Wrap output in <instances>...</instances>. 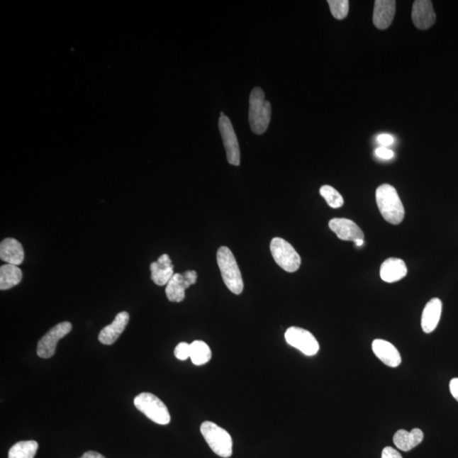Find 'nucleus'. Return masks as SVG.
Returning a JSON list of instances; mask_svg holds the SVG:
<instances>
[{
  "label": "nucleus",
  "instance_id": "0eeeda50",
  "mask_svg": "<svg viewBox=\"0 0 458 458\" xmlns=\"http://www.w3.org/2000/svg\"><path fill=\"white\" fill-rule=\"evenodd\" d=\"M286 342L299 350L306 356L316 355L319 351V344L312 333L298 327H291L285 332Z\"/></svg>",
  "mask_w": 458,
  "mask_h": 458
},
{
  "label": "nucleus",
  "instance_id": "39448f33",
  "mask_svg": "<svg viewBox=\"0 0 458 458\" xmlns=\"http://www.w3.org/2000/svg\"><path fill=\"white\" fill-rule=\"evenodd\" d=\"M135 408L155 423L167 425L171 421V416L167 406L162 400L151 393H141L133 401Z\"/></svg>",
  "mask_w": 458,
  "mask_h": 458
},
{
  "label": "nucleus",
  "instance_id": "6ab92c4d",
  "mask_svg": "<svg viewBox=\"0 0 458 458\" xmlns=\"http://www.w3.org/2000/svg\"><path fill=\"white\" fill-rule=\"evenodd\" d=\"M408 274L407 266L400 258L391 257L382 263L380 277L384 282L395 283L403 279Z\"/></svg>",
  "mask_w": 458,
  "mask_h": 458
},
{
  "label": "nucleus",
  "instance_id": "b1692460",
  "mask_svg": "<svg viewBox=\"0 0 458 458\" xmlns=\"http://www.w3.org/2000/svg\"><path fill=\"white\" fill-rule=\"evenodd\" d=\"M322 197L332 208L337 209L344 205V199L335 188L330 185L322 186L319 190Z\"/></svg>",
  "mask_w": 458,
  "mask_h": 458
},
{
  "label": "nucleus",
  "instance_id": "9b49d317",
  "mask_svg": "<svg viewBox=\"0 0 458 458\" xmlns=\"http://www.w3.org/2000/svg\"><path fill=\"white\" fill-rule=\"evenodd\" d=\"M412 19L417 28H430L436 20L433 4L430 0H416L413 6Z\"/></svg>",
  "mask_w": 458,
  "mask_h": 458
},
{
  "label": "nucleus",
  "instance_id": "6e6552de",
  "mask_svg": "<svg viewBox=\"0 0 458 458\" xmlns=\"http://www.w3.org/2000/svg\"><path fill=\"white\" fill-rule=\"evenodd\" d=\"M71 323L63 322L57 324L47 333L42 339L38 341L37 354L38 356L48 359L55 355L56 345L59 341L67 335L72 331Z\"/></svg>",
  "mask_w": 458,
  "mask_h": 458
},
{
  "label": "nucleus",
  "instance_id": "dca6fc26",
  "mask_svg": "<svg viewBox=\"0 0 458 458\" xmlns=\"http://www.w3.org/2000/svg\"><path fill=\"white\" fill-rule=\"evenodd\" d=\"M174 266L168 255L164 254L157 262L150 264L151 279L159 286H163L169 282L174 275Z\"/></svg>",
  "mask_w": 458,
  "mask_h": 458
},
{
  "label": "nucleus",
  "instance_id": "2eb2a0df",
  "mask_svg": "<svg viewBox=\"0 0 458 458\" xmlns=\"http://www.w3.org/2000/svg\"><path fill=\"white\" fill-rule=\"evenodd\" d=\"M372 349L375 356L386 366L396 367L401 365V357L398 350L388 341L375 340L372 344Z\"/></svg>",
  "mask_w": 458,
  "mask_h": 458
},
{
  "label": "nucleus",
  "instance_id": "aec40b11",
  "mask_svg": "<svg viewBox=\"0 0 458 458\" xmlns=\"http://www.w3.org/2000/svg\"><path fill=\"white\" fill-rule=\"evenodd\" d=\"M423 433L421 430L413 429L412 431L400 430L393 437V442L397 448L403 452L411 451L423 442Z\"/></svg>",
  "mask_w": 458,
  "mask_h": 458
},
{
  "label": "nucleus",
  "instance_id": "5701e85b",
  "mask_svg": "<svg viewBox=\"0 0 458 458\" xmlns=\"http://www.w3.org/2000/svg\"><path fill=\"white\" fill-rule=\"evenodd\" d=\"M38 449L35 440L17 442L9 451L8 458H34Z\"/></svg>",
  "mask_w": 458,
  "mask_h": 458
},
{
  "label": "nucleus",
  "instance_id": "f3484780",
  "mask_svg": "<svg viewBox=\"0 0 458 458\" xmlns=\"http://www.w3.org/2000/svg\"><path fill=\"white\" fill-rule=\"evenodd\" d=\"M24 249L18 240L7 238L0 244V259L7 264L18 266L23 262Z\"/></svg>",
  "mask_w": 458,
  "mask_h": 458
},
{
  "label": "nucleus",
  "instance_id": "f8f14e48",
  "mask_svg": "<svg viewBox=\"0 0 458 458\" xmlns=\"http://www.w3.org/2000/svg\"><path fill=\"white\" fill-rule=\"evenodd\" d=\"M328 226L341 240L353 241L364 240V233L359 226L352 220L347 218H333Z\"/></svg>",
  "mask_w": 458,
  "mask_h": 458
},
{
  "label": "nucleus",
  "instance_id": "1a4fd4ad",
  "mask_svg": "<svg viewBox=\"0 0 458 458\" xmlns=\"http://www.w3.org/2000/svg\"><path fill=\"white\" fill-rule=\"evenodd\" d=\"M218 128L224 147H225L228 163L233 166H239L240 163L239 142H238L236 133L230 120L224 116L223 112H221V118L219 119Z\"/></svg>",
  "mask_w": 458,
  "mask_h": 458
},
{
  "label": "nucleus",
  "instance_id": "cd10ccee",
  "mask_svg": "<svg viewBox=\"0 0 458 458\" xmlns=\"http://www.w3.org/2000/svg\"><path fill=\"white\" fill-rule=\"evenodd\" d=\"M381 458H403V456H401L400 452L396 451V449L387 447L384 448Z\"/></svg>",
  "mask_w": 458,
  "mask_h": 458
},
{
  "label": "nucleus",
  "instance_id": "412c9836",
  "mask_svg": "<svg viewBox=\"0 0 458 458\" xmlns=\"http://www.w3.org/2000/svg\"><path fill=\"white\" fill-rule=\"evenodd\" d=\"M23 279V272L18 266L4 264L0 267V289L6 291L16 286Z\"/></svg>",
  "mask_w": 458,
  "mask_h": 458
},
{
  "label": "nucleus",
  "instance_id": "393cba45",
  "mask_svg": "<svg viewBox=\"0 0 458 458\" xmlns=\"http://www.w3.org/2000/svg\"><path fill=\"white\" fill-rule=\"evenodd\" d=\"M330 11L335 19L343 20L349 12L348 0H328Z\"/></svg>",
  "mask_w": 458,
  "mask_h": 458
},
{
  "label": "nucleus",
  "instance_id": "20e7f679",
  "mask_svg": "<svg viewBox=\"0 0 458 458\" xmlns=\"http://www.w3.org/2000/svg\"><path fill=\"white\" fill-rule=\"evenodd\" d=\"M201 432L215 454L223 458L232 456L233 440L228 432L210 421L202 423Z\"/></svg>",
  "mask_w": 458,
  "mask_h": 458
},
{
  "label": "nucleus",
  "instance_id": "c85d7f7f",
  "mask_svg": "<svg viewBox=\"0 0 458 458\" xmlns=\"http://www.w3.org/2000/svg\"><path fill=\"white\" fill-rule=\"evenodd\" d=\"M378 142L383 146L391 145L394 143V137L384 133V135H380L378 137Z\"/></svg>",
  "mask_w": 458,
  "mask_h": 458
},
{
  "label": "nucleus",
  "instance_id": "f03ea898",
  "mask_svg": "<svg viewBox=\"0 0 458 458\" xmlns=\"http://www.w3.org/2000/svg\"><path fill=\"white\" fill-rule=\"evenodd\" d=\"M271 104L265 99L261 88H255L250 96L249 122L250 128L256 135H262L269 126Z\"/></svg>",
  "mask_w": 458,
  "mask_h": 458
},
{
  "label": "nucleus",
  "instance_id": "4be33fe9",
  "mask_svg": "<svg viewBox=\"0 0 458 458\" xmlns=\"http://www.w3.org/2000/svg\"><path fill=\"white\" fill-rule=\"evenodd\" d=\"M190 359L196 366H201L209 362L211 358V349L201 340L194 341L190 344Z\"/></svg>",
  "mask_w": 458,
  "mask_h": 458
},
{
  "label": "nucleus",
  "instance_id": "7c9ffc66",
  "mask_svg": "<svg viewBox=\"0 0 458 458\" xmlns=\"http://www.w3.org/2000/svg\"><path fill=\"white\" fill-rule=\"evenodd\" d=\"M80 458H106V457L101 455V453L90 451V452H85L84 454Z\"/></svg>",
  "mask_w": 458,
  "mask_h": 458
},
{
  "label": "nucleus",
  "instance_id": "a211bd4d",
  "mask_svg": "<svg viewBox=\"0 0 458 458\" xmlns=\"http://www.w3.org/2000/svg\"><path fill=\"white\" fill-rule=\"evenodd\" d=\"M442 313V302L439 298H433L423 311L421 325L423 332L430 334L435 330Z\"/></svg>",
  "mask_w": 458,
  "mask_h": 458
},
{
  "label": "nucleus",
  "instance_id": "423d86ee",
  "mask_svg": "<svg viewBox=\"0 0 458 458\" xmlns=\"http://www.w3.org/2000/svg\"><path fill=\"white\" fill-rule=\"evenodd\" d=\"M272 256L281 269L289 273H295L300 269L301 259L295 248L282 238H274L271 241Z\"/></svg>",
  "mask_w": 458,
  "mask_h": 458
},
{
  "label": "nucleus",
  "instance_id": "bb28decb",
  "mask_svg": "<svg viewBox=\"0 0 458 458\" xmlns=\"http://www.w3.org/2000/svg\"><path fill=\"white\" fill-rule=\"evenodd\" d=\"M375 154L378 157L384 160H390L395 155L392 150L386 148V147H379L375 150Z\"/></svg>",
  "mask_w": 458,
  "mask_h": 458
},
{
  "label": "nucleus",
  "instance_id": "a878e982",
  "mask_svg": "<svg viewBox=\"0 0 458 458\" xmlns=\"http://www.w3.org/2000/svg\"><path fill=\"white\" fill-rule=\"evenodd\" d=\"M174 355L179 360H187L188 358L190 357V345L186 342H182L177 345Z\"/></svg>",
  "mask_w": 458,
  "mask_h": 458
},
{
  "label": "nucleus",
  "instance_id": "ddd939ff",
  "mask_svg": "<svg viewBox=\"0 0 458 458\" xmlns=\"http://www.w3.org/2000/svg\"><path fill=\"white\" fill-rule=\"evenodd\" d=\"M129 322V314L122 312L116 315L114 321L109 325L104 328L99 333V340L103 345H111L114 344L123 334Z\"/></svg>",
  "mask_w": 458,
  "mask_h": 458
},
{
  "label": "nucleus",
  "instance_id": "9d476101",
  "mask_svg": "<svg viewBox=\"0 0 458 458\" xmlns=\"http://www.w3.org/2000/svg\"><path fill=\"white\" fill-rule=\"evenodd\" d=\"M197 273L188 270L184 274H174L167 284L166 294L167 299L172 302H181L184 300L185 291L196 283Z\"/></svg>",
  "mask_w": 458,
  "mask_h": 458
},
{
  "label": "nucleus",
  "instance_id": "7ed1b4c3",
  "mask_svg": "<svg viewBox=\"0 0 458 458\" xmlns=\"http://www.w3.org/2000/svg\"><path fill=\"white\" fill-rule=\"evenodd\" d=\"M217 261L223 282L232 293L240 295L244 291V282L240 267L230 249L223 246L217 253Z\"/></svg>",
  "mask_w": 458,
  "mask_h": 458
},
{
  "label": "nucleus",
  "instance_id": "2f4dec72",
  "mask_svg": "<svg viewBox=\"0 0 458 458\" xmlns=\"http://www.w3.org/2000/svg\"><path fill=\"white\" fill-rule=\"evenodd\" d=\"M355 244H356L357 246L364 245V240H358L355 241Z\"/></svg>",
  "mask_w": 458,
  "mask_h": 458
},
{
  "label": "nucleus",
  "instance_id": "c756f323",
  "mask_svg": "<svg viewBox=\"0 0 458 458\" xmlns=\"http://www.w3.org/2000/svg\"><path fill=\"white\" fill-rule=\"evenodd\" d=\"M452 395L458 401V378L452 379L450 382Z\"/></svg>",
  "mask_w": 458,
  "mask_h": 458
},
{
  "label": "nucleus",
  "instance_id": "4468645a",
  "mask_svg": "<svg viewBox=\"0 0 458 458\" xmlns=\"http://www.w3.org/2000/svg\"><path fill=\"white\" fill-rule=\"evenodd\" d=\"M396 14L394 0H376L373 21L375 27L384 30L390 27Z\"/></svg>",
  "mask_w": 458,
  "mask_h": 458
},
{
  "label": "nucleus",
  "instance_id": "f257e3e1",
  "mask_svg": "<svg viewBox=\"0 0 458 458\" xmlns=\"http://www.w3.org/2000/svg\"><path fill=\"white\" fill-rule=\"evenodd\" d=\"M376 202L380 213L386 222L394 225L403 221L405 209L396 189L390 184H383L376 190Z\"/></svg>",
  "mask_w": 458,
  "mask_h": 458
}]
</instances>
